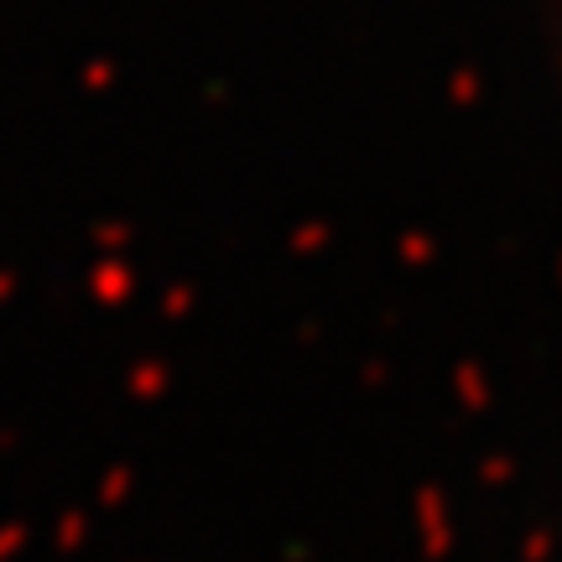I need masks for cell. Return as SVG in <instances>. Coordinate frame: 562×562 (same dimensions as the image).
Masks as SVG:
<instances>
[{
	"instance_id": "cell-1",
	"label": "cell",
	"mask_w": 562,
	"mask_h": 562,
	"mask_svg": "<svg viewBox=\"0 0 562 562\" xmlns=\"http://www.w3.org/2000/svg\"><path fill=\"white\" fill-rule=\"evenodd\" d=\"M547 37H552V58H558V79H562V0H547Z\"/></svg>"
}]
</instances>
